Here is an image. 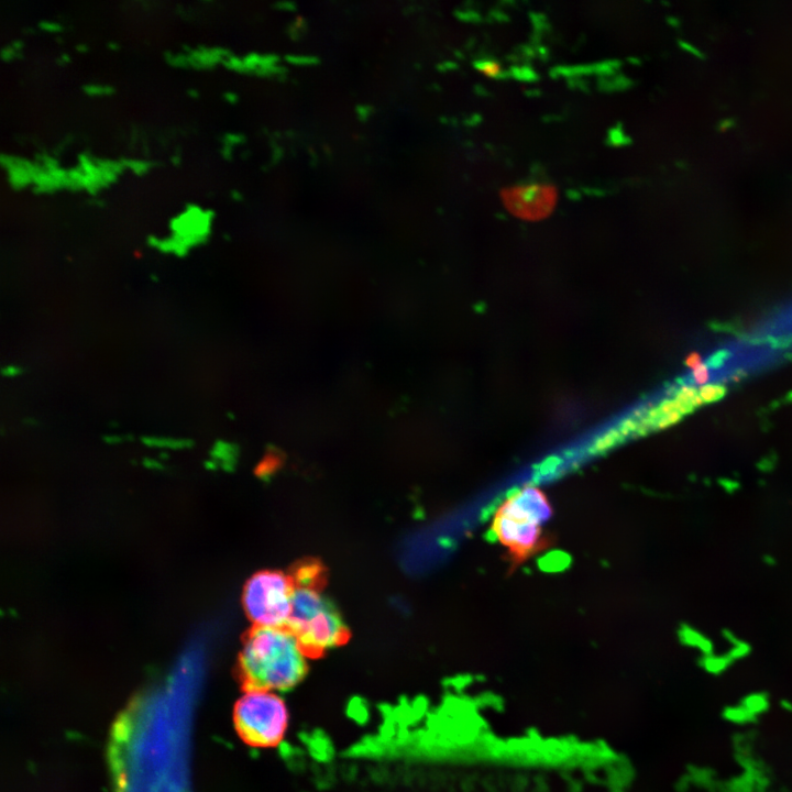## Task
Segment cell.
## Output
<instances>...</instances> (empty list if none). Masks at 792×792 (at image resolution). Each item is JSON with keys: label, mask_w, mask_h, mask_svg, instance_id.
I'll use <instances>...</instances> for the list:
<instances>
[{"label": "cell", "mask_w": 792, "mask_h": 792, "mask_svg": "<svg viewBox=\"0 0 792 792\" xmlns=\"http://www.w3.org/2000/svg\"><path fill=\"white\" fill-rule=\"evenodd\" d=\"M317 571L307 568L298 573L286 628L308 654H318L342 644L346 630L341 616L316 586Z\"/></svg>", "instance_id": "cell-2"}, {"label": "cell", "mask_w": 792, "mask_h": 792, "mask_svg": "<svg viewBox=\"0 0 792 792\" xmlns=\"http://www.w3.org/2000/svg\"><path fill=\"white\" fill-rule=\"evenodd\" d=\"M67 169L56 167L54 169H45L35 163L33 175L32 190L34 194H51L64 188L66 184Z\"/></svg>", "instance_id": "cell-12"}, {"label": "cell", "mask_w": 792, "mask_h": 792, "mask_svg": "<svg viewBox=\"0 0 792 792\" xmlns=\"http://www.w3.org/2000/svg\"><path fill=\"white\" fill-rule=\"evenodd\" d=\"M85 95L89 97H107L114 92V88L107 84L89 82L81 87Z\"/></svg>", "instance_id": "cell-17"}, {"label": "cell", "mask_w": 792, "mask_h": 792, "mask_svg": "<svg viewBox=\"0 0 792 792\" xmlns=\"http://www.w3.org/2000/svg\"><path fill=\"white\" fill-rule=\"evenodd\" d=\"M70 59H72V58H70V56H69L67 53H61V54L55 58V64H56L57 66H66L67 64L70 63Z\"/></svg>", "instance_id": "cell-27"}, {"label": "cell", "mask_w": 792, "mask_h": 792, "mask_svg": "<svg viewBox=\"0 0 792 792\" xmlns=\"http://www.w3.org/2000/svg\"><path fill=\"white\" fill-rule=\"evenodd\" d=\"M77 166L81 172V188L91 196L116 182L124 169L120 160L99 158L86 152L77 156Z\"/></svg>", "instance_id": "cell-8"}, {"label": "cell", "mask_w": 792, "mask_h": 792, "mask_svg": "<svg viewBox=\"0 0 792 792\" xmlns=\"http://www.w3.org/2000/svg\"><path fill=\"white\" fill-rule=\"evenodd\" d=\"M518 510L540 525L552 516V507L546 494L535 486H525L507 498Z\"/></svg>", "instance_id": "cell-9"}, {"label": "cell", "mask_w": 792, "mask_h": 792, "mask_svg": "<svg viewBox=\"0 0 792 792\" xmlns=\"http://www.w3.org/2000/svg\"><path fill=\"white\" fill-rule=\"evenodd\" d=\"M212 217V210H204L198 205L187 204L184 210L169 221L172 235L165 239L150 235L147 243L162 252L184 255L189 248L207 239Z\"/></svg>", "instance_id": "cell-6"}, {"label": "cell", "mask_w": 792, "mask_h": 792, "mask_svg": "<svg viewBox=\"0 0 792 792\" xmlns=\"http://www.w3.org/2000/svg\"><path fill=\"white\" fill-rule=\"evenodd\" d=\"M295 585L285 574L263 571L245 584L242 602L256 627H284L292 608Z\"/></svg>", "instance_id": "cell-4"}, {"label": "cell", "mask_w": 792, "mask_h": 792, "mask_svg": "<svg viewBox=\"0 0 792 792\" xmlns=\"http://www.w3.org/2000/svg\"><path fill=\"white\" fill-rule=\"evenodd\" d=\"M1 59L6 63H10L13 59H19L22 57V52L15 51L10 43L2 46L0 51Z\"/></svg>", "instance_id": "cell-22"}, {"label": "cell", "mask_w": 792, "mask_h": 792, "mask_svg": "<svg viewBox=\"0 0 792 792\" xmlns=\"http://www.w3.org/2000/svg\"><path fill=\"white\" fill-rule=\"evenodd\" d=\"M37 26L42 31H46L50 33H57L63 30V25L59 22L51 21V20H41L37 23Z\"/></svg>", "instance_id": "cell-23"}, {"label": "cell", "mask_w": 792, "mask_h": 792, "mask_svg": "<svg viewBox=\"0 0 792 792\" xmlns=\"http://www.w3.org/2000/svg\"><path fill=\"white\" fill-rule=\"evenodd\" d=\"M689 777L692 784H695L698 788L711 789L716 782L714 771L708 767L695 766L690 769Z\"/></svg>", "instance_id": "cell-15"}, {"label": "cell", "mask_w": 792, "mask_h": 792, "mask_svg": "<svg viewBox=\"0 0 792 792\" xmlns=\"http://www.w3.org/2000/svg\"><path fill=\"white\" fill-rule=\"evenodd\" d=\"M749 712L759 717L770 708V697L765 692H752L743 696L739 701Z\"/></svg>", "instance_id": "cell-14"}, {"label": "cell", "mask_w": 792, "mask_h": 792, "mask_svg": "<svg viewBox=\"0 0 792 792\" xmlns=\"http://www.w3.org/2000/svg\"><path fill=\"white\" fill-rule=\"evenodd\" d=\"M308 653L284 627H255L240 653L246 688L284 692L296 686L307 671Z\"/></svg>", "instance_id": "cell-1"}, {"label": "cell", "mask_w": 792, "mask_h": 792, "mask_svg": "<svg viewBox=\"0 0 792 792\" xmlns=\"http://www.w3.org/2000/svg\"><path fill=\"white\" fill-rule=\"evenodd\" d=\"M722 717L736 726H749L756 724L759 718L740 703L725 706L722 711Z\"/></svg>", "instance_id": "cell-13"}, {"label": "cell", "mask_w": 792, "mask_h": 792, "mask_svg": "<svg viewBox=\"0 0 792 792\" xmlns=\"http://www.w3.org/2000/svg\"><path fill=\"white\" fill-rule=\"evenodd\" d=\"M34 162L45 169H54L56 167H59L57 160L45 152L37 153L35 155Z\"/></svg>", "instance_id": "cell-21"}, {"label": "cell", "mask_w": 792, "mask_h": 792, "mask_svg": "<svg viewBox=\"0 0 792 792\" xmlns=\"http://www.w3.org/2000/svg\"><path fill=\"white\" fill-rule=\"evenodd\" d=\"M164 59L166 64H168L172 67L177 68H188V59L187 54L185 52H170L166 51L164 53Z\"/></svg>", "instance_id": "cell-19"}, {"label": "cell", "mask_w": 792, "mask_h": 792, "mask_svg": "<svg viewBox=\"0 0 792 792\" xmlns=\"http://www.w3.org/2000/svg\"><path fill=\"white\" fill-rule=\"evenodd\" d=\"M95 206H103V202L101 200L95 199L92 200Z\"/></svg>", "instance_id": "cell-36"}, {"label": "cell", "mask_w": 792, "mask_h": 792, "mask_svg": "<svg viewBox=\"0 0 792 792\" xmlns=\"http://www.w3.org/2000/svg\"><path fill=\"white\" fill-rule=\"evenodd\" d=\"M0 164L12 189L21 190L32 185L35 170L34 161L11 154H1Z\"/></svg>", "instance_id": "cell-10"}, {"label": "cell", "mask_w": 792, "mask_h": 792, "mask_svg": "<svg viewBox=\"0 0 792 792\" xmlns=\"http://www.w3.org/2000/svg\"><path fill=\"white\" fill-rule=\"evenodd\" d=\"M224 100H227L230 103H234L238 100V96L231 91H227L223 94Z\"/></svg>", "instance_id": "cell-30"}, {"label": "cell", "mask_w": 792, "mask_h": 792, "mask_svg": "<svg viewBox=\"0 0 792 792\" xmlns=\"http://www.w3.org/2000/svg\"><path fill=\"white\" fill-rule=\"evenodd\" d=\"M22 372V369L16 365H7L2 369V375L7 377H15L20 375Z\"/></svg>", "instance_id": "cell-25"}, {"label": "cell", "mask_w": 792, "mask_h": 792, "mask_svg": "<svg viewBox=\"0 0 792 792\" xmlns=\"http://www.w3.org/2000/svg\"><path fill=\"white\" fill-rule=\"evenodd\" d=\"M477 70L488 78L497 77L501 74V66L494 61H484L477 64Z\"/></svg>", "instance_id": "cell-20"}, {"label": "cell", "mask_w": 792, "mask_h": 792, "mask_svg": "<svg viewBox=\"0 0 792 792\" xmlns=\"http://www.w3.org/2000/svg\"><path fill=\"white\" fill-rule=\"evenodd\" d=\"M725 393V388L721 385H705L698 391L701 399L705 403L719 399Z\"/></svg>", "instance_id": "cell-18"}, {"label": "cell", "mask_w": 792, "mask_h": 792, "mask_svg": "<svg viewBox=\"0 0 792 792\" xmlns=\"http://www.w3.org/2000/svg\"><path fill=\"white\" fill-rule=\"evenodd\" d=\"M231 196H232V198L235 199V200H239V199L241 198L240 193H238V191H235V190H233V191L231 193Z\"/></svg>", "instance_id": "cell-35"}, {"label": "cell", "mask_w": 792, "mask_h": 792, "mask_svg": "<svg viewBox=\"0 0 792 792\" xmlns=\"http://www.w3.org/2000/svg\"><path fill=\"white\" fill-rule=\"evenodd\" d=\"M180 162H182V158H180L179 153H178V152H177V153L175 152V153L170 156V163H172L174 166L177 167V166L180 165Z\"/></svg>", "instance_id": "cell-31"}, {"label": "cell", "mask_w": 792, "mask_h": 792, "mask_svg": "<svg viewBox=\"0 0 792 792\" xmlns=\"http://www.w3.org/2000/svg\"><path fill=\"white\" fill-rule=\"evenodd\" d=\"M233 721L238 734L246 744L270 748L284 739L289 712L280 693L246 688L234 706Z\"/></svg>", "instance_id": "cell-3"}, {"label": "cell", "mask_w": 792, "mask_h": 792, "mask_svg": "<svg viewBox=\"0 0 792 792\" xmlns=\"http://www.w3.org/2000/svg\"><path fill=\"white\" fill-rule=\"evenodd\" d=\"M780 707L788 713H792V701L789 698H782L779 702Z\"/></svg>", "instance_id": "cell-28"}, {"label": "cell", "mask_w": 792, "mask_h": 792, "mask_svg": "<svg viewBox=\"0 0 792 792\" xmlns=\"http://www.w3.org/2000/svg\"><path fill=\"white\" fill-rule=\"evenodd\" d=\"M183 52L187 54L188 67L194 69H210L217 64L222 63L231 53L219 46H205L202 44L196 47L188 45L183 46Z\"/></svg>", "instance_id": "cell-11"}, {"label": "cell", "mask_w": 792, "mask_h": 792, "mask_svg": "<svg viewBox=\"0 0 792 792\" xmlns=\"http://www.w3.org/2000/svg\"><path fill=\"white\" fill-rule=\"evenodd\" d=\"M693 380L696 384H704L708 380V367L702 364L693 371Z\"/></svg>", "instance_id": "cell-24"}, {"label": "cell", "mask_w": 792, "mask_h": 792, "mask_svg": "<svg viewBox=\"0 0 792 792\" xmlns=\"http://www.w3.org/2000/svg\"><path fill=\"white\" fill-rule=\"evenodd\" d=\"M75 50H76L78 53L85 54V53L89 50V47H88V45L85 44V43H78V44H76Z\"/></svg>", "instance_id": "cell-32"}, {"label": "cell", "mask_w": 792, "mask_h": 792, "mask_svg": "<svg viewBox=\"0 0 792 792\" xmlns=\"http://www.w3.org/2000/svg\"><path fill=\"white\" fill-rule=\"evenodd\" d=\"M686 364L694 371L695 369H697L698 366L702 365L701 358L696 353H693L688 358Z\"/></svg>", "instance_id": "cell-26"}, {"label": "cell", "mask_w": 792, "mask_h": 792, "mask_svg": "<svg viewBox=\"0 0 792 792\" xmlns=\"http://www.w3.org/2000/svg\"><path fill=\"white\" fill-rule=\"evenodd\" d=\"M502 199L512 215L522 220L536 221L552 212L558 191L548 184L519 185L504 189Z\"/></svg>", "instance_id": "cell-7"}, {"label": "cell", "mask_w": 792, "mask_h": 792, "mask_svg": "<svg viewBox=\"0 0 792 792\" xmlns=\"http://www.w3.org/2000/svg\"><path fill=\"white\" fill-rule=\"evenodd\" d=\"M492 529L495 537L508 549L514 566L544 550L552 542L541 530L539 522L516 509L507 499L497 508Z\"/></svg>", "instance_id": "cell-5"}, {"label": "cell", "mask_w": 792, "mask_h": 792, "mask_svg": "<svg viewBox=\"0 0 792 792\" xmlns=\"http://www.w3.org/2000/svg\"><path fill=\"white\" fill-rule=\"evenodd\" d=\"M186 92H187L188 97L191 99L199 98V91L196 88H188Z\"/></svg>", "instance_id": "cell-33"}, {"label": "cell", "mask_w": 792, "mask_h": 792, "mask_svg": "<svg viewBox=\"0 0 792 792\" xmlns=\"http://www.w3.org/2000/svg\"><path fill=\"white\" fill-rule=\"evenodd\" d=\"M124 169L131 170L136 176L145 175L153 166L154 163L145 160L135 158H120Z\"/></svg>", "instance_id": "cell-16"}, {"label": "cell", "mask_w": 792, "mask_h": 792, "mask_svg": "<svg viewBox=\"0 0 792 792\" xmlns=\"http://www.w3.org/2000/svg\"><path fill=\"white\" fill-rule=\"evenodd\" d=\"M10 45L18 52H22L23 46H24L23 42L19 38L11 41Z\"/></svg>", "instance_id": "cell-29"}, {"label": "cell", "mask_w": 792, "mask_h": 792, "mask_svg": "<svg viewBox=\"0 0 792 792\" xmlns=\"http://www.w3.org/2000/svg\"><path fill=\"white\" fill-rule=\"evenodd\" d=\"M107 47H108L110 51H113V52H114V51H118V50H119V44H118L117 42H114V41H110V42L107 43Z\"/></svg>", "instance_id": "cell-34"}]
</instances>
